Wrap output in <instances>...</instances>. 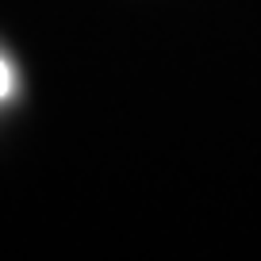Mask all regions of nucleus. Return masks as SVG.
Returning <instances> with one entry per match:
<instances>
[{
  "label": "nucleus",
  "mask_w": 261,
  "mask_h": 261,
  "mask_svg": "<svg viewBox=\"0 0 261 261\" xmlns=\"http://www.w3.org/2000/svg\"><path fill=\"white\" fill-rule=\"evenodd\" d=\"M12 89H16V73H12V65L4 62V58H0V100L8 96Z\"/></svg>",
  "instance_id": "nucleus-1"
}]
</instances>
